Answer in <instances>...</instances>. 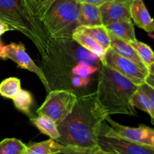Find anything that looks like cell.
Segmentation results:
<instances>
[{"mask_svg":"<svg viewBox=\"0 0 154 154\" xmlns=\"http://www.w3.org/2000/svg\"><path fill=\"white\" fill-rule=\"evenodd\" d=\"M139 88L151 99V101L154 104V89L153 87H151L146 83H144L141 86H139Z\"/></svg>","mask_w":154,"mask_h":154,"instance_id":"4316f807","label":"cell"},{"mask_svg":"<svg viewBox=\"0 0 154 154\" xmlns=\"http://www.w3.org/2000/svg\"><path fill=\"white\" fill-rule=\"evenodd\" d=\"M131 103L135 108L147 112L151 117V122L154 125V104L151 99L139 88V87L132 95Z\"/></svg>","mask_w":154,"mask_h":154,"instance_id":"ffe728a7","label":"cell"},{"mask_svg":"<svg viewBox=\"0 0 154 154\" xmlns=\"http://www.w3.org/2000/svg\"></svg>","mask_w":154,"mask_h":154,"instance_id":"d590c367","label":"cell"},{"mask_svg":"<svg viewBox=\"0 0 154 154\" xmlns=\"http://www.w3.org/2000/svg\"><path fill=\"white\" fill-rule=\"evenodd\" d=\"M2 59H4V60L9 59L17 63L21 69H26V70L35 74L41 82L45 86L47 91L49 92L48 82L47 81V78H45V74L42 72V68L38 67L32 60L31 57L26 51L25 47L23 45H22L21 43H11L4 46Z\"/></svg>","mask_w":154,"mask_h":154,"instance_id":"9c48e42d","label":"cell"},{"mask_svg":"<svg viewBox=\"0 0 154 154\" xmlns=\"http://www.w3.org/2000/svg\"><path fill=\"white\" fill-rule=\"evenodd\" d=\"M20 81L17 78H8L0 84V95L8 99H14L20 92Z\"/></svg>","mask_w":154,"mask_h":154,"instance_id":"44dd1931","label":"cell"},{"mask_svg":"<svg viewBox=\"0 0 154 154\" xmlns=\"http://www.w3.org/2000/svg\"><path fill=\"white\" fill-rule=\"evenodd\" d=\"M32 123L42 134L48 135L50 138L57 141L60 135L57 123L49 116L39 114L38 117L30 118Z\"/></svg>","mask_w":154,"mask_h":154,"instance_id":"9a60e30c","label":"cell"},{"mask_svg":"<svg viewBox=\"0 0 154 154\" xmlns=\"http://www.w3.org/2000/svg\"><path fill=\"white\" fill-rule=\"evenodd\" d=\"M78 97L77 93L70 90H52L48 92L45 102L36 113L38 115L45 114L49 116L58 126L73 111Z\"/></svg>","mask_w":154,"mask_h":154,"instance_id":"8992f818","label":"cell"},{"mask_svg":"<svg viewBox=\"0 0 154 154\" xmlns=\"http://www.w3.org/2000/svg\"><path fill=\"white\" fill-rule=\"evenodd\" d=\"M10 30H13V29L8 24L0 20V36L4 34L5 32H6L10 31Z\"/></svg>","mask_w":154,"mask_h":154,"instance_id":"f1b7e54d","label":"cell"},{"mask_svg":"<svg viewBox=\"0 0 154 154\" xmlns=\"http://www.w3.org/2000/svg\"><path fill=\"white\" fill-rule=\"evenodd\" d=\"M145 83L154 89V75L149 73V75H147V77L146 78Z\"/></svg>","mask_w":154,"mask_h":154,"instance_id":"f546056e","label":"cell"},{"mask_svg":"<svg viewBox=\"0 0 154 154\" xmlns=\"http://www.w3.org/2000/svg\"><path fill=\"white\" fill-rule=\"evenodd\" d=\"M32 10L35 16L38 20L39 16L42 14L45 8L52 2L54 0H26Z\"/></svg>","mask_w":154,"mask_h":154,"instance_id":"d4e9b609","label":"cell"},{"mask_svg":"<svg viewBox=\"0 0 154 154\" xmlns=\"http://www.w3.org/2000/svg\"><path fill=\"white\" fill-rule=\"evenodd\" d=\"M105 122L121 138L154 149V129L144 125H140L136 128L123 126L113 120L110 115L106 117Z\"/></svg>","mask_w":154,"mask_h":154,"instance_id":"30bf717a","label":"cell"},{"mask_svg":"<svg viewBox=\"0 0 154 154\" xmlns=\"http://www.w3.org/2000/svg\"><path fill=\"white\" fill-rule=\"evenodd\" d=\"M3 48H4V45H2V43L0 41V58L2 57V51H3Z\"/></svg>","mask_w":154,"mask_h":154,"instance_id":"d6a6232c","label":"cell"},{"mask_svg":"<svg viewBox=\"0 0 154 154\" xmlns=\"http://www.w3.org/2000/svg\"><path fill=\"white\" fill-rule=\"evenodd\" d=\"M130 45L132 48L135 50V51L138 54V57L141 60V61L144 63L146 66L148 67L154 63V52L153 50L150 48L149 45L139 42L136 39L132 42H129Z\"/></svg>","mask_w":154,"mask_h":154,"instance_id":"603a6c76","label":"cell"},{"mask_svg":"<svg viewBox=\"0 0 154 154\" xmlns=\"http://www.w3.org/2000/svg\"><path fill=\"white\" fill-rule=\"evenodd\" d=\"M15 107L23 112L24 114L29 115L31 113V107L33 102V98L31 93L27 90H21L13 99Z\"/></svg>","mask_w":154,"mask_h":154,"instance_id":"cb8c5ba5","label":"cell"},{"mask_svg":"<svg viewBox=\"0 0 154 154\" xmlns=\"http://www.w3.org/2000/svg\"><path fill=\"white\" fill-rule=\"evenodd\" d=\"M72 38H73L77 43L79 44L83 48L88 50L89 51L97 56L99 58H100V60L103 57L106 52V50L104 49L93 38L84 33L78 28L75 30Z\"/></svg>","mask_w":154,"mask_h":154,"instance_id":"e0dca14e","label":"cell"},{"mask_svg":"<svg viewBox=\"0 0 154 154\" xmlns=\"http://www.w3.org/2000/svg\"><path fill=\"white\" fill-rule=\"evenodd\" d=\"M80 5L78 0H54L44 10L38 20L49 38H72L79 26Z\"/></svg>","mask_w":154,"mask_h":154,"instance_id":"5b68a950","label":"cell"},{"mask_svg":"<svg viewBox=\"0 0 154 154\" xmlns=\"http://www.w3.org/2000/svg\"><path fill=\"white\" fill-rule=\"evenodd\" d=\"M0 20L26 36L45 58L50 38L26 0H0Z\"/></svg>","mask_w":154,"mask_h":154,"instance_id":"277c9868","label":"cell"},{"mask_svg":"<svg viewBox=\"0 0 154 154\" xmlns=\"http://www.w3.org/2000/svg\"><path fill=\"white\" fill-rule=\"evenodd\" d=\"M94 154H117V153H114L113 152H109V151H105V150H102L101 149L100 147H99V148L95 151Z\"/></svg>","mask_w":154,"mask_h":154,"instance_id":"4dcf8cb0","label":"cell"},{"mask_svg":"<svg viewBox=\"0 0 154 154\" xmlns=\"http://www.w3.org/2000/svg\"><path fill=\"white\" fill-rule=\"evenodd\" d=\"M63 147L64 146L57 141L50 138L46 141L34 143L27 146L23 154H55Z\"/></svg>","mask_w":154,"mask_h":154,"instance_id":"d6986e66","label":"cell"},{"mask_svg":"<svg viewBox=\"0 0 154 154\" xmlns=\"http://www.w3.org/2000/svg\"><path fill=\"white\" fill-rule=\"evenodd\" d=\"M101 61L102 64L126 77L138 86L145 83L146 78L149 75L148 70L143 69L132 60L119 55L111 48L107 50Z\"/></svg>","mask_w":154,"mask_h":154,"instance_id":"ba28073f","label":"cell"},{"mask_svg":"<svg viewBox=\"0 0 154 154\" xmlns=\"http://www.w3.org/2000/svg\"><path fill=\"white\" fill-rule=\"evenodd\" d=\"M42 61L49 91L66 89L75 93L86 88L102 65L100 58L73 38H50L46 57Z\"/></svg>","mask_w":154,"mask_h":154,"instance_id":"6da1fadb","label":"cell"},{"mask_svg":"<svg viewBox=\"0 0 154 154\" xmlns=\"http://www.w3.org/2000/svg\"><path fill=\"white\" fill-rule=\"evenodd\" d=\"M110 33L126 42L136 40L132 20H120L106 26Z\"/></svg>","mask_w":154,"mask_h":154,"instance_id":"2e32d148","label":"cell"},{"mask_svg":"<svg viewBox=\"0 0 154 154\" xmlns=\"http://www.w3.org/2000/svg\"><path fill=\"white\" fill-rule=\"evenodd\" d=\"M132 20L148 33L154 32V20L150 16L143 0H132L130 5Z\"/></svg>","mask_w":154,"mask_h":154,"instance_id":"7c38bea8","label":"cell"},{"mask_svg":"<svg viewBox=\"0 0 154 154\" xmlns=\"http://www.w3.org/2000/svg\"><path fill=\"white\" fill-rule=\"evenodd\" d=\"M138 87L102 63L99 70L96 93L98 101L108 115L137 116L135 108L131 103V98Z\"/></svg>","mask_w":154,"mask_h":154,"instance_id":"3957f363","label":"cell"},{"mask_svg":"<svg viewBox=\"0 0 154 154\" xmlns=\"http://www.w3.org/2000/svg\"><path fill=\"white\" fill-rule=\"evenodd\" d=\"M27 145L17 138H5L0 141V154H23Z\"/></svg>","mask_w":154,"mask_h":154,"instance_id":"7402d4cb","label":"cell"},{"mask_svg":"<svg viewBox=\"0 0 154 154\" xmlns=\"http://www.w3.org/2000/svg\"><path fill=\"white\" fill-rule=\"evenodd\" d=\"M132 1L113 0L99 6L102 24L108 26L120 20H132L130 5Z\"/></svg>","mask_w":154,"mask_h":154,"instance_id":"8fae6325","label":"cell"},{"mask_svg":"<svg viewBox=\"0 0 154 154\" xmlns=\"http://www.w3.org/2000/svg\"><path fill=\"white\" fill-rule=\"evenodd\" d=\"M79 26H102V15L99 6L81 3L78 14Z\"/></svg>","mask_w":154,"mask_h":154,"instance_id":"4fadbf2b","label":"cell"},{"mask_svg":"<svg viewBox=\"0 0 154 154\" xmlns=\"http://www.w3.org/2000/svg\"><path fill=\"white\" fill-rule=\"evenodd\" d=\"M99 148H81L77 147H64L55 154H94L95 151Z\"/></svg>","mask_w":154,"mask_h":154,"instance_id":"484cf974","label":"cell"},{"mask_svg":"<svg viewBox=\"0 0 154 154\" xmlns=\"http://www.w3.org/2000/svg\"><path fill=\"white\" fill-rule=\"evenodd\" d=\"M109 34L110 38H111V48L114 51H116L119 55L132 60V62L135 63L143 69L148 70L147 66L141 61L135 50L132 48V46L129 42L119 38L110 32Z\"/></svg>","mask_w":154,"mask_h":154,"instance_id":"5bb4252c","label":"cell"},{"mask_svg":"<svg viewBox=\"0 0 154 154\" xmlns=\"http://www.w3.org/2000/svg\"><path fill=\"white\" fill-rule=\"evenodd\" d=\"M148 36L154 40V34H153V33H148Z\"/></svg>","mask_w":154,"mask_h":154,"instance_id":"836d02e7","label":"cell"},{"mask_svg":"<svg viewBox=\"0 0 154 154\" xmlns=\"http://www.w3.org/2000/svg\"><path fill=\"white\" fill-rule=\"evenodd\" d=\"M148 72L149 73L151 74V75H154V63L153 64H152L151 66H150L148 67Z\"/></svg>","mask_w":154,"mask_h":154,"instance_id":"1f68e13d","label":"cell"},{"mask_svg":"<svg viewBox=\"0 0 154 154\" xmlns=\"http://www.w3.org/2000/svg\"><path fill=\"white\" fill-rule=\"evenodd\" d=\"M78 29L93 38L105 50L111 48V38L108 30L104 25L97 26H78Z\"/></svg>","mask_w":154,"mask_h":154,"instance_id":"ac0fdd59","label":"cell"},{"mask_svg":"<svg viewBox=\"0 0 154 154\" xmlns=\"http://www.w3.org/2000/svg\"><path fill=\"white\" fill-rule=\"evenodd\" d=\"M122 1H132V0H122Z\"/></svg>","mask_w":154,"mask_h":154,"instance_id":"e575fe53","label":"cell"},{"mask_svg":"<svg viewBox=\"0 0 154 154\" xmlns=\"http://www.w3.org/2000/svg\"><path fill=\"white\" fill-rule=\"evenodd\" d=\"M81 3H87V4L94 5L96 6H101L102 5L108 2L113 1V0H78Z\"/></svg>","mask_w":154,"mask_h":154,"instance_id":"83f0119b","label":"cell"},{"mask_svg":"<svg viewBox=\"0 0 154 154\" xmlns=\"http://www.w3.org/2000/svg\"><path fill=\"white\" fill-rule=\"evenodd\" d=\"M98 146L105 151L117 154H154V149L124 139L104 122L98 137Z\"/></svg>","mask_w":154,"mask_h":154,"instance_id":"52a82bcc","label":"cell"},{"mask_svg":"<svg viewBox=\"0 0 154 154\" xmlns=\"http://www.w3.org/2000/svg\"><path fill=\"white\" fill-rule=\"evenodd\" d=\"M108 114L96 96V92L78 96L69 117L58 125V143L64 147H98L101 127Z\"/></svg>","mask_w":154,"mask_h":154,"instance_id":"7a4b0ae2","label":"cell"}]
</instances>
